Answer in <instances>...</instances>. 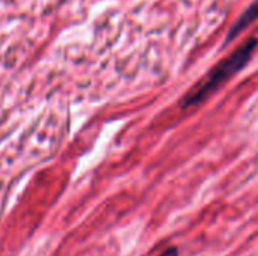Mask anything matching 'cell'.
<instances>
[{
	"instance_id": "1",
	"label": "cell",
	"mask_w": 258,
	"mask_h": 256,
	"mask_svg": "<svg viewBox=\"0 0 258 256\" xmlns=\"http://www.w3.org/2000/svg\"><path fill=\"white\" fill-rule=\"evenodd\" d=\"M257 38L246 39L234 53L221 60L201 81H198L181 100V109H190L209 100L224 83H227L233 75L243 69L251 60L254 50L257 47Z\"/></svg>"
},
{
	"instance_id": "2",
	"label": "cell",
	"mask_w": 258,
	"mask_h": 256,
	"mask_svg": "<svg viewBox=\"0 0 258 256\" xmlns=\"http://www.w3.org/2000/svg\"><path fill=\"white\" fill-rule=\"evenodd\" d=\"M255 20H258V0H255L240 17L239 20L233 24L231 30L227 35V42H230L231 39H234L236 36H239L246 27H249Z\"/></svg>"
},
{
	"instance_id": "3",
	"label": "cell",
	"mask_w": 258,
	"mask_h": 256,
	"mask_svg": "<svg viewBox=\"0 0 258 256\" xmlns=\"http://www.w3.org/2000/svg\"><path fill=\"white\" fill-rule=\"evenodd\" d=\"M159 256H178V249L177 247H169V249H166L163 253H160Z\"/></svg>"
}]
</instances>
